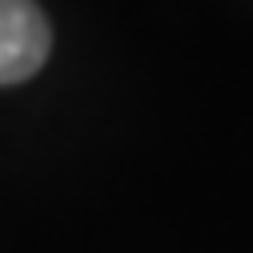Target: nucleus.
<instances>
[{
    "mask_svg": "<svg viewBox=\"0 0 253 253\" xmlns=\"http://www.w3.org/2000/svg\"><path fill=\"white\" fill-rule=\"evenodd\" d=\"M52 48V28L33 0H0V84L37 77Z\"/></svg>",
    "mask_w": 253,
    "mask_h": 253,
    "instance_id": "nucleus-1",
    "label": "nucleus"
}]
</instances>
